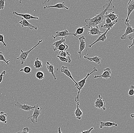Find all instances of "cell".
<instances>
[{
    "instance_id": "1",
    "label": "cell",
    "mask_w": 134,
    "mask_h": 133,
    "mask_svg": "<svg viewBox=\"0 0 134 133\" xmlns=\"http://www.w3.org/2000/svg\"><path fill=\"white\" fill-rule=\"evenodd\" d=\"M113 1H109L108 3H106L103 6V9L99 13H97L94 17L91 18L85 19V22L87 23V27L90 28L91 27H95L98 25L104 24L105 18V16L107 12L111 11L114 8V6L112 3Z\"/></svg>"
},
{
    "instance_id": "2",
    "label": "cell",
    "mask_w": 134,
    "mask_h": 133,
    "mask_svg": "<svg viewBox=\"0 0 134 133\" xmlns=\"http://www.w3.org/2000/svg\"><path fill=\"white\" fill-rule=\"evenodd\" d=\"M98 71V70L96 68V67H94L93 68V71L90 73H88L87 74V76L86 77H84L82 80H81L80 81L77 82V85L79 86L78 92L77 95V96L75 97V102H78L79 100V94L80 93V91H81L83 87L86 84V80L87 79L88 77L90 76L91 74H93L95 72H97Z\"/></svg>"
},
{
    "instance_id": "3",
    "label": "cell",
    "mask_w": 134,
    "mask_h": 133,
    "mask_svg": "<svg viewBox=\"0 0 134 133\" xmlns=\"http://www.w3.org/2000/svg\"><path fill=\"white\" fill-rule=\"evenodd\" d=\"M42 42L43 40H39L38 41V43L36 45H35L34 47H33L31 49L29 50H28V51L25 52V51H23V50H21V54L20 55V56L19 57L17 58L16 59L20 61H21V64H23L24 62H25L27 58V57H28V55H29L30 52H31L37 46H38Z\"/></svg>"
},
{
    "instance_id": "4",
    "label": "cell",
    "mask_w": 134,
    "mask_h": 133,
    "mask_svg": "<svg viewBox=\"0 0 134 133\" xmlns=\"http://www.w3.org/2000/svg\"><path fill=\"white\" fill-rule=\"evenodd\" d=\"M42 109V108L40 107L38 104H37L35 106V109L34 110L33 114L31 116H30L29 117L27 118V119L28 120L29 119L32 118L31 119V121L33 123L37 122L38 118V116L41 114V111Z\"/></svg>"
},
{
    "instance_id": "5",
    "label": "cell",
    "mask_w": 134,
    "mask_h": 133,
    "mask_svg": "<svg viewBox=\"0 0 134 133\" xmlns=\"http://www.w3.org/2000/svg\"><path fill=\"white\" fill-rule=\"evenodd\" d=\"M69 35H74V36L76 37L78 39L79 38L75 36L74 33H70L67 30H65L62 31H57L55 32V36H53L52 35V37L53 38L54 40L57 38L59 37H67L69 36Z\"/></svg>"
},
{
    "instance_id": "6",
    "label": "cell",
    "mask_w": 134,
    "mask_h": 133,
    "mask_svg": "<svg viewBox=\"0 0 134 133\" xmlns=\"http://www.w3.org/2000/svg\"><path fill=\"white\" fill-rule=\"evenodd\" d=\"M126 9L128 11V14H127V17L124 20H122V21H124V22H129L130 20H129V17L130 15L132 13V12L134 10V0H131L128 2L127 7H126Z\"/></svg>"
},
{
    "instance_id": "7",
    "label": "cell",
    "mask_w": 134,
    "mask_h": 133,
    "mask_svg": "<svg viewBox=\"0 0 134 133\" xmlns=\"http://www.w3.org/2000/svg\"><path fill=\"white\" fill-rule=\"evenodd\" d=\"M94 104L95 107L97 108L103 109V111L106 110L104 99H103L100 95H98V98L95 101Z\"/></svg>"
},
{
    "instance_id": "8",
    "label": "cell",
    "mask_w": 134,
    "mask_h": 133,
    "mask_svg": "<svg viewBox=\"0 0 134 133\" xmlns=\"http://www.w3.org/2000/svg\"><path fill=\"white\" fill-rule=\"evenodd\" d=\"M15 106L16 108L20 109L21 110L26 111H29L31 110H34L35 107V106H31L30 105H28L25 104H24L23 105H22L18 102H16V103L15 104Z\"/></svg>"
},
{
    "instance_id": "9",
    "label": "cell",
    "mask_w": 134,
    "mask_h": 133,
    "mask_svg": "<svg viewBox=\"0 0 134 133\" xmlns=\"http://www.w3.org/2000/svg\"><path fill=\"white\" fill-rule=\"evenodd\" d=\"M78 39L80 42V46L78 53L79 55V59L80 60L81 58V54H82V52L84 50L85 47H86L85 42V38L84 36H82L79 38Z\"/></svg>"
},
{
    "instance_id": "10",
    "label": "cell",
    "mask_w": 134,
    "mask_h": 133,
    "mask_svg": "<svg viewBox=\"0 0 134 133\" xmlns=\"http://www.w3.org/2000/svg\"><path fill=\"white\" fill-rule=\"evenodd\" d=\"M61 71L62 73H64L66 76L69 77L70 79H71L75 83L74 86H75L76 87V88L78 90L79 89L78 85H77V82H76L75 80L73 78L71 72H70L68 68V66H62L61 68Z\"/></svg>"
},
{
    "instance_id": "11",
    "label": "cell",
    "mask_w": 134,
    "mask_h": 133,
    "mask_svg": "<svg viewBox=\"0 0 134 133\" xmlns=\"http://www.w3.org/2000/svg\"><path fill=\"white\" fill-rule=\"evenodd\" d=\"M126 26V29L125 30V33L123 35H121L120 38L121 40H124L126 38L127 35H129L134 32V29L132 27L131 25H130L129 22H124Z\"/></svg>"
},
{
    "instance_id": "12",
    "label": "cell",
    "mask_w": 134,
    "mask_h": 133,
    "mask_svg": "<svg viewBox=\"0 0 134 133\" xmlns=\"http://www.w3.org/2000/svg\"><path fill=\"white\" fill-rule=\"evenodd\" d=\"M111 71L110 68H106L104 69V70L103 73L100 75H95L93 76L92 77L94 79L96 78H99V77H102L103 79L105 80H107L108 78H111Z\"/></svg>"
},
{
    "instance_id": "13",
    "label": "cell",
    "mask_w": 134,
    "mask_h": 133,
    "mask_svg": "<svg viewBox=\"0 0 134 133\" xmlns=\"http://www.w3.org/2000/svg\"><path fill=\"white\" fill-rule=\"evenodd\" d=\"M19 23L20 24L22 27H27L30 30H32L33 29H35V30H38L37 27L31 24L29 22L27 21V20H25L24 18H22L21 21L19 22Z\"/></svg>"
},
{
    "instance_id": "14",
    "label": "cell",
    "mask_w": 134,
    "mask_h": 133,
    "mask_svg": "<svg viewBox=\"0 0 134 133\" xmlns=\"http://www.w3.org/2000/svg\"><path fill=\"white\" fill-rule=\"evenodd\" d=\"M13 14L14 15H16L18 16H20L23 17V18H24L25 20H31V19H36L38 20L39 18L33 16L32 15H30L27 13H25V14H22V13H19L17 12H16L14 11L13 12Z\"/></svg>"
},
{
    "instance_id": "15",
    "label": "cell",
    "mask_w": 134,
    "mask_h": 133,
    "mask_svg": "<svg viewBox=\"0 0 134 133\" xmlns=\"http://www.w3.org/2000/svg\"><path fill=\"white\" fill-rule=\"evenodd\" d=\"M69 7L66 6L65 2H63L62 3H58L57 4L53 5V6H46L43 7V9H47V8H57V9H65L66 10H68Z\"/></svg>"
},
{
    "instance_id": "16",
    "label": "cell",
    "mask_w": 134,
    "mask_h": 133,
    "mask_svg": "<svg viewBox=\"0 0 134 133\" xmlns=\"http://www.w3.org/2000/svg\"><path fill=\"white\" fill-rule=\"evenodd\" d=\"M101 33H103V32L100 31L98 26L95 27H91L90 28L88 34L91 35H100Z\"/></svg>"
},
{
    "instance_id": "17",
    "label": "cell",
    "mask_w": 134,
    "mask_h": 133,
    "mask_svg": "<svg viewBox=\"0 0 134 133\" xmlns=\"http://www.w3.org/2000/svg\"><path fill=\"white\" fill-rule=\"evenodd\" d=\"M108 31H109V30H108V29H107V30H106V31H105L104 33H103V34H101V35H100V36L98 37V38L96 40L95 42L92 43L90 45H89L88 46V47L90 48L92 47V46H93V45L95 44V43L98 42H101V41H102V42H104L105 40H106V39H107V37H106V34H107Z\"/></svg>"
},
{
    "instance_id": "18",
    "label": "cell",
    "mask_w": 134,
    "mask_h": 133,
    "mask_svg": "<svg viewBox=\"0 0 134 133\" xmlns=\"http://www.w3.org/2000/svg\"><path fill=\"white\" fill-rule=\"evenodd\" d=\"M88 53L87 55L85 54V55L83 57L85 59H87L88 60L90 61V62H94L96 63L98 65L100 64V61H101V58L99 56H95L93 57H88Z\"/></svg>"
},
{
    "instance_id": "19",
    "label": "cell",
    "mask_w": 134,
    "mask_h": 133,
    "mask_svg": "<svg viewBox=\"0 0 134 133\" xmlns=\"http://www.w3.org/2000/svg\"><path fill=\"white\" fill-rule=\"evenodd\" d=\"M118 125L117 124L114 122H100V125L99 127L100 129L103 128L106 129L107 127H117Z\"/></svg>"
},
{
    "instance_id": "20",
    "label": "cell",
    "mask_w": 134,
    "mask_h": 133,
    "mask_svg": "<svg viewBox=\"0 0 134 133\" xmlns=\"http://www.w3.org/2000/svg\"><path fill=\"white\" fill-rule=\"evenodd\" d=\"M77 107L74 112V115H75L76 118L78 120H81L82 118V116L83 115V113L82 111L80 110L79 107V102H77Z\"/></svg>"
},
{
    "instance_id": "21",
    "label": "cell",
    "mask_w": 134,
    "mask_h": 133,
    "mask_svg": "<svg viewBox=\"0 0 134 133\" xmlns=\"http://www.w3.org/2000/svg\"><path fill=\"white\" fill-rule=\"evenodd\" d=\"M46 66H47V69L48 72L52 74V75L54 78V80H57V77H56L55 75H54V65L51 64L49 62H47V63H46Z\"/></svg>"
},
{
    "instance_id": "22",
    "label": "cell",
    "mask_w": 134,
    "mask_h": 133,
    "mask_svg": "<svg viewBox=\"0 0 134 133\" xmlns=\"http://www.w3.org/2000/svg\"><path fill=\"white\" fill-rule=\"evenodd\" d=\"M65 41H66V40H65V39L63 38L62 37L60 40H59L58 41H56V42L53 43L52 45L54 46V47H53V50H54V51H56V50H57L58 48L62 44L64 43Z\"/></svg>"
},
{
    "instance_id": "23",
    "label": "cell",
    "mask_w": 134,
    "mask_h": 133,
    "mask_svg": "<svg viewBox=\"0 0 134 133\" xmlns=\"http://www.w3.org/2000/svg\"><path fill=\"white\" fill-rule=\"evenodd\" d=\"M118 17H119V16L115 14L114 12H113L109 13H107L105 16V18H109L111 20L112 22L118 19Z\"/></svg>"
},
{
    "instance_id": "24",
    "label": "cell",
    "mask_w": 134,
    "mask_h": 133,
    "mask_svg": "<svg viewBox=\"0 0 134 133\" xmlns=\"http://www.w3.org/2000/svg\"><path fill=\"white\" fill-rule=\"evenodd\" d=\"M118 22V19L112 22L110 24H106L104 23L103 25H100V27L102 28H106L108 29L109 30H110V29L113 28V27L114 26L115 24Z\"/></svg>"
},
{
    "instance_id": "25",
    "label": "cell",
    "mask_w": 134,
    "mask_h": 133,
    "mask_svg": "<svg viewBox=\"0 0 134 133\" xmlns=\"http://www.w3.org/2000/svg\"><path fill=\"white\" fill-rule=\"evenodd\" d=\"M7 114L3 111L0 112V122L4 124L7 123Z\"/></svg>"
},
{
    "instance_id": "26",
    "label": "cell",
    "mask_w": 134,
    "mask_h": 133,
    "mask_svg": "<svg viewBox=\"0 0 134 133\" xmlns=\"http://www.w3.org/2000/svg\"><path fill=\"white\" fill-rule=\"evenodd\" d=\"M34 66L36 69L40 68L43 66L42 62L38 59V58H37L36 60L34 61Z\"/></svg>"
},
{
    "instance_id": "27",
    "label": "cell",
    "mask_w": 134,
    "mask_h": 133,
    "mask_svg": "<svg viewBox=\"0 0 134 133\" xmlns=\"http://www.w3.org/2000/svg\"><path fill=\"white\" fill-rule=\"evenodd\" d=\"M57 57L59 59V60L62 62H65V63H70L71 61V60L70 56H67L66 57H61L57 55Z\"/></svg>"
},
{
    "instance_id": "28",
    "label": "cell",
    "mask_w": 134,
    "mask_h": 133,
    "mask_svg": "<svg viewBox=\"0 0 134 133\" xmlns=\"http://www.w3.org/2000/svg\"><path fill=\"white\" fill-rule=\"evenodd\" d=\"M69 46L65 43H63L59 47L58 50L59 51H66L68 48Z\"/></svg>"
},
{
    "instance_id": "29",
    "label": "cell",
    "mask_w": 134,
    "mask_h": 133,
    "mask_svg": "<svg viewBox=\"0 0 134 133\" xmlns=\"http://www.w3.org/2000/svg\"><path fill=\"white\" fill-rule=\"evenodd\" d=\"M32 69L31 68V67L29 66H25L23 68L21 69L20 70V72H23L24 73H26V74H30L31 72Z\"/></svg>"
},
{
    "instance_id": "30",
    "label": "cell",
    "mask_w": 134,
    "mask_h": 133,
    "mask_svg": "<svg viewBox=\"0 0 134 133\" xmlns=\"http://www.w3.org/2000/svg\"><path fill=\"white\" fill-rule=\"evenodd\" d=\"M86 27H87V26L82 27H78V28L76 30V32L74 33L75 36L77 37V35L82 34L84 32L85 28Z\"/></svg>"
},
{
    "instance_id": "31",
    "label": "cell",
    "mask_w": 134,
    "mask_h": 133,
    "mask_svg": "<svg viewBox=\"0 0 134 133\" xmlns=\"http://www.w3.org/2000/svg\"><path fill=\"white\" fill-rule=\"evenodd\" d=\"M36 76L38 80H43L44 78V73L42 71H38L36 74Z\"/></svg>"
},
{
    "instance_id": "32",
    "label": "cell",
    "mask_w": 134,
    "mask_h": 133,
    "mask_svg": "<svg viewBox=\"0 0 134 133\" xmlns=\"http://www.w3.org/2000/svg\"><path fill=\"white\" fill-rule=\"evenodd\" d=\"M58 55L61 57H66L67 56H70V54L69 52L66 51H59Z\"/></svg>"
},
{
    "instance_id": "33",
    "label": "cell",
    "mask_w": 134,
    "mask_h": 133,
    "mask_svg": "<svg viewBox=\"0 0 134 133\" xmlns=\"http://www.w3.org/2000/svg\"><path fill=\"white\" fill-rule=\"evenodd\" d=\"M0 61H2L5 62L7 65H9V62H10V60H8L6 61L5 58L4 56L3 53L2 52H0Z\"/></svg>"
},
{
    "instance_id": "34",
    "label": "cell",
    "mask_w": 134,
    "mask_h": 133,
    "mask_svg": "<svg viewBox=\"0 0 134 133\" xmlns=\"http://www.w3.org/2000/svg\"><path fill=\"white\" fill-rule=\"evenodd\" d=\"M128 95L130 97L133 96L134 95V86L131 85L130 87L129 90L128 92Z\"/></svg>"
},
{
    "instance_id": "35",
    "label": "cell",
    "mask_w": 134,
    "mask_h": 133,
    "mask_svg": "<svg viewBox=\"0 0 134 133\" xmlns=\"http://www.w3.org/2000/svg\"><path fill=\"white\" fill-rule=\"evenodd\" d=\"M0 42L2 43V45L4 47H7V44L4 42V36L3 34H0Z\"/></svg>"
},
{
    "instance_id": "36",
    "label": "cell",
    "mask_w": 134,
    "mask_h": 133,
    "mask_svg": "<svg viewBox=\"0 0 134 133\" xmlns=\"http://www.w3.org/2000/svg\"><path fill=\"white\" fill-rule=\"evenodd\" d=\"M6 74V71L5 70L3 71L1 73H0V84L1 83L3 80V77Z\"/></svg>"
},
{
    "instance_id": "37",
    "label": "cell",
    "mask_w": 134,
    "mask_h": 133,
    "mask_svg": "<svg viewBox=\"0 0 134 133\" xmlns=\"http://www.w3.org/2000/svg\"><path fill=\"white\" fill-rule=\"evenodd\" d=\"M5 0H0V11L5 7Z\"/></svg>"
},
{
    "instance_id": "38",
    "label": "cell",
    "mask_w": 134,
    "mask_h": 133,
    "mask_svg": "<svg viewBox=\"0 0 134 133\" xmlns=\"http://www.w3.org/2000/svg\"><path fill=\"white\" fill-rule=\"evenodd\" d=\"M129 39L132 42L131 44V45H129V46H128V47L130 48H131V47H133V46H134V37L129 36Z\"/></svg>"
},
{
    "instance_id": "39",
    "label": "cell",
    "mask_w": 134,
    "mask_h": 133,
    "mask_svg": "<svg viewBox=\"0 0 134 133\" xmlns=\"http://www.w3.org/2000/svg\"><path fill=\"white\" fill-rule=\"evenodd\" d=\"M29 132V130L28 127H25L23 129L22 131L17 132L16 133H30Z\"/></svg>"
},
{
    "instance_id": "40",
    "label": "cell",
    "mask_w": 134,
    "mask_h": 133,
    "mask_svg": "<svg viewBox=\"0 0 134 133\" xmlns=\"http://www.w3.org/2000/svg\"><path fill=\"white\" fill-rule=\"evenodd\" d=\"M94 128L93 127H92L90 129L88 130H84V131H82V132L79 133H91V131H92L93 130Z\"/></svg>"
},
{
    "instance_id": "41",
    "label": "cell",
    "mask_w": 134,
    "mask_h": 133,
    "mask_svg": "<svg viewBox=\"0 0 134 133\" xmlns=\"http://www.w3.org/2000/svg\"><path fill=\"white\" fill-rule=\"evenodd\" d=\"M112 21L109 18H106L105 19V23L106 24H110L112 22Z\"/></svg>"
},
{
    "instance_id": "42",
    "label": "cell",
    "mask_w": 134,
    "mask_h": 133,
    "mask_svg": "<svg viewBox=\"0 0 134 133\" xmlns=\"http://www.w3.org/2000/svg\"><path fill=\"white\" fill-rule=\"evenodd\" d=\"M58 133H62V131H61V128L60 127H59L58 129Z\"/></svg>"
},
{
    "instance_id": "43",
    "label": "cell",
    "mask_w": 134,
    "mask_h": 133,
    "mask_svg": "<svg viewBox=\"0 0 134 133\" xmlns=\"http://www.w3.org/2000/svg\"><path fill=\"white\" fill-rule=\"evenodd\" d=\"M130 117L132 118H134V114H130Z\"/></svg>"
},
{
    "instance_id": "44",
    "label": "cell",
    "mask_w": 134,
    "mask_h": 133,
    "mask_svg": "<svg viewBox=\"0 0 134 133\" xmlns=\"http://www.w3.org/2000/svg\"></svg>"
}]
</instances>
